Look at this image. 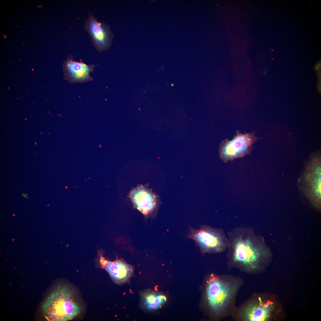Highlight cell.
Here are the masks:
<instances>
[{
	"instance_id": "obj_11",
	"label": "cell",
	"mask_w": 321,
	"mask_h": 321,
	"mask_svg": "<svg viewBox=\"0 0 321 321\" xmlns=\"http://www.w3.org/2000/svg\"><path fill=\"white\" fill-rule=\"evenodd\" d=\"M307 169L305 173V183L306 191L314 205L317 208L320 207V166L319 165Z\"/></svg>"
},
{
	"instance_id": "obj_8",
	"label": "cell",
	"mask_w": 321,
	"mask_h": 321,
	"mask_svg": "<svg viewBox=\"0 0 321 321\" xmlns=\"http://www.w3.org/2000/svg\"><path fill=\"white\" fill-rule=\"evenodd\" d=\"M95 67L93 64L87 65L82 61H74L71 56L68 57L63 65L64 79L72 83L92 81L90 74L94 71Z\"/></svg>"
},
{
	"instance_id": "obj_5",
	"label": "cell",
	"mask_w": 321,
	"mask_h": 321,
	"mask_svg": "<svg viewBox=\"0 0 321 321\" xmlns=\"http://www.w3.org/2000/svg\"><path fill=\"white\" fill-rule=\"evenodd\" d=\"M188 238L195 242L202 254L219 253L227 250L229 239L223 229L202 225L200 228H190Z\"/></svg>"
},
{
	"instance_id": "obj_10",
	"label": "cell",
	"mask_w": 321,
	"mask_h": 321,
	"mask_svg": "<svg viewBox=\"0 0 321 321\" xmlns=\"http://www.w3.org/2000/svg\"><path fill=\"white\" fill-rule=\"evenodd\" d=\"M99 262L101 267L105 269L116 283L126 282L130 277L133 268L131 265L122 260L117 259L110 261L102 254L100 255Z\"/></svg>"
},
{
	"instance_id": "obj_2",
	"label": "cell",
	"mask_w": 321,
	"mask_h": 321,
	"mask_svg": "<svg viewBox=\"0 0 321 321\" xmlns=\"http://www.w3.org/2000/svg\"><path fill=\"white\" fill-rule=\"evenodd\" d=\"M240 277L212 274L206 281L204 296L210 313L218 319L231 316L235 309L236 298L243 284Z\"/></svg>"
},
{
	"instance_id": "obj_4",
	"label": "cell",
	"mask_w": 321,
	"mask_h": 321,
	"mask_svg": "<svg viewBox=\"0 0 321 321\" xmlns=\"http://www.w3.org/2000/svg\"><path fill=\"white\" fill-rule=\"evenodd\" d=\"M277 307L267 294H254L238 306L231 316L236 321H268L277 313Z\"/></svg>"
},
{
	"instance_id": "obj_12",
	"label": "cell",
	"mask_w": 321,
	"mask_h": 321,
	"mask_svg": "<svg viewBox=\"0 0 321 321\" xmlns=\"http://www.w3.org/2000/svg\"><path fill=\"white\" fill-rule=\"evenodd\" d=\"M167 298L162 293L147 291L141 296V302L143 307L148 310H156L161 307L166 302Z\"/></svg>"
},
{
	"instance_id": "obj_7",
	"label": "cell",
	"mask_w": 321,
	"mask_h": 321,
	"mask_svg": "<svg viewBox=\"0 0 321 321\" xmlns=\"http://www.w3.org/2000/svg\"><path fill=\"white\" fill-rule=\"evenodd\" d=\"M129 197L135 207L147 216L155 215L160 202L158 196L147 185H138L131 191Z\"/></svg>"
},
{
	"instance_id": "obj_9",
	"label": "cell",
	"mask_w": 321,
	"mask_h": 321,
	"mask_svg": "<svg viewBox=\"0 0 321 321\" xmlns=\"http://www.w3.org/2000/svg\"><path fill=\"white\" fill-rule=\"evenodd\" d=\"M85 29L90 35L97 51L102 52L109 47L112 35L108 27L104 23L98 22L90 15L85 23Z\"/></svg>"
},
{
	"instance_id": "obj_3",
	"label": "cell",
	"mask_w": 321,
	"mask_h": 321,
	"mask_svg": "<svg viewBox=\"0 0 321 321\" xmlns=\"http://www.w3.org/2000/svg\"><path fill=\"white\" fill-rule=\"evenodd\" d=\"M75 294L67 286L59 285L50 293L43 303L42 310L49 321H66L73 319L81 311Z\"/></svg>"
},
{
	"instance_id": "obj_1",
	"label": "cell",
	"mask_w": 321,
	"mask_h": 321,
	"mask_svg": "<svg viewBox=\"0 0 321 321\" xmlns=\"http://www.w3.org/2000/svg\"><path fill=\"white\" fill-rule=\"evenodd\" d=\"M227 265L248 274L264 272L268 266L272 254L263 237L251 229L235 228L228 233Z\"/></svg>"
},
{
	"instance_id": "obj_6",
	"label": "cell",
	"mask_w": 321,
	"mask_h": 321,
	"mask_svg": "<svg viewBox=\"0 0 321 321\" xmlns=\"http://www.w3.org/2000/svg\"><path fill=\"white\" fill-rule=\"evenodd\" d=\"M257 139L254 133L243 134L238 131L231 140L226 139L221 142L220 157L224 162L243 157L250 152Z\"/></svg>"
}]
</instances>
